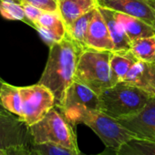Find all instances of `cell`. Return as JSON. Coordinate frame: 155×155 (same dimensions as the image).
I'll return each mask as SVG.
<instances>
[{
    "label": "cell",
    "instance_id": "cell-31",
    "mask_svg": "<svg viewBox=\"0 0 155 155\" xmlns=\"http://www.w3.org/2000/svg\"><path fill=\"white\" fill-rule=\"evenodd\" d=\"M0 155H6V150L0 149Z\"/></svg>",
    "mask_w": 155,
    "mask_h": 155
},
{
    "label": "cell",
    "instance_id": "cell-28",
    "mask_svg": "<svg viewBox=\"0 0 155 155\" xmlns=\"http://www.w3.org/2000/svg\"><path fill=\"white\" fill-rule=\"evenodd\" d=\"M145 1L150 5V7L155 11V0H145ZM154 27H155V22H154Z\"/></svg>",
    "mask_w": 155,
    "mask_h": 155
},
{
    "label": "cell",
    "instance_id": "cell-19",
    "mask_svg": "<svg viewBox=\"0 0 155 155\" xmlns=\"http://www.w3.org/2000/svg\"><path fill=\"white\" fill-rule=\"evenodd\" d=\"M96 8L84 14L83 16L80 17L79 18H77L67 28L68 36L70 37L76 43L81 46L83 48H86V37H87L90 23L95 14Z\"/></svg>",
    "mask_w": 155,
    "mask_h": 155
},
{
    "label": "cell",
    "instance_id": "cell-18",
    "mask_svg": "<svg viewBox=\"0 0 155 155\" xmlns=\"http://www.w3.org/2000/svg\"><path fill=\"white\" fill-rule=\"evenodd\" d=\"M0 102L6 110L18 116L21 119L22 101L19 87L10 85L4 81L0 89Z\"/></svg>",
    "mask_w": 155,
    "mask_h": 155
},
{
    "label": "cell",
    "instance_id": "cell-12",
    "mask_svg": "<svg viewBox=\"0 0 155 155\" xmlns=\"http://www.w3.org/2000/svg\"><path fill=\"white\" fill-rule=\"evenodd\" d=\"M123 81L140 89L151 98H155V63L138 60Z\"/></svg>",
    "mask_w": 155,
    "mask_h": 155
},
{
    "label": "cell",
    "instance_id": "cell-25",
    "mask_svg": "<svg viewBox=\"0 0 155 155\" xmlns=\"http://www.w3.org/2000/svg\"><path fill=\"white\" fill-rule=\"evenodd\" d=\"M22 6H23L25 15H26V22L25 23L35 28L36 24H37L38 18H40V16L42 15L43 11L32 5H29V4H22Z\"/></svg>",
    "mask_w": 155,
    "mask_h": 155
},
{
    "label": "cell",
    "instance_id": "cell-15",
    "mask_svg": "<svg viewBox=\"0 0 155 155\" xmlns=\"http://www.w3.org/2000/svg\"><path fill=\"white\" fill-rule=\"evenodd\" d=\"M137 61L138 58L133 55L130 49L111 51L110 65L113 85L124 81L125 77Z\"/></svg>",
    "mask_w": 155,
    "mask_h": 155
},
{
    "label": "cell",
    "instance_id": "cell-33",
    "mask_svg": "<svg viewBox=\"0 0 155 155\" xmlns=\"http://www.w3.org/2000/svg\"><path fill=\"white\" fill-rule=\"evenodd\" d=\"M3 83H4V81L0 79V89H1V87H2V84H3ZM0 103H1V102H0ZM1 105H2V104H1Z\"/></svg>",
    "mask_w": 155,
    "mask_h": 155
},
{
    "label": "cell",
    "instance_id": "cell-26",
    "mask_svg": "<svg viewBox=\"0 0 155 155\" xmlns=\"http://www.w3.org/2000/svg\"><path fill=\"white\" fill-rule=\"evenodd\" d=\"M6 155H31L30 145H19L6 150Z\"/></svg>",
    "mask_w": 155,
    "mask_h": 155
},
{
    "label": "cell",
    "instance_id": "cell-21",
    "mask_svg": "<svg viewBox=\"0 0 155 155\" xmlns=\"http://www.w3.org/2000/svg\"><path fill=\"white\" fill-rule=\"evenodd\" d=\"M117 152L120 155H155V141L134 138L124 143Z\"/></svg>",
    "mask_w": 155,
    "mask_h": 155
},
{
    "label": "cell",
    "instance_id": "cell-9",
    "mask_svg": "<svg viewBox=\"0 0 155 155\" xmlns=\"http://www.w3.org/2000/svg\"><path fill=\"white\" fill-rule=\"evenodd\" d=\"M98 7L138 18L154 26L155 11L145 0H97Z\"/></svg>",
    "mask_w": 155,
    "mask_h": 155
},
{
    "label": "cell",
    "instance_id": "cell-13",
    "mask_svg": "<svg viewBox=\"0 0 155 155\" xmlns=\"http://www.w3.org/2000/svg\"><path fill=\"white\" fill-rule=\"evenodd\" d=\"M83 106L91 110H100V98L99 95L84 84L74 81L68 88L63 105L58 109L62 110L70 107Z\"/></svg>",
    "mask_w": 155,
    "mask_h": 155
},
{
    "label": "cell",
    "instance_id": "cell-14",
    "mask_svg": "<svg viewBox=\"0 0 155 155\" xmlns=\"http://www.w3.org/2000/svg\"><path fill=\"white\" fill-rule=\"evenodd\" d=\"M97 7V0H58V12L67 28L77 18Z\"/></svg>",
    "mask_w": 155,
    "mask_h": 155
},
{
    "label": "cell",
    "instance_id": "cell-29",
    "mask_svg": "<svg viewBox=\"0 0 155 155\" xmlns=\"http://www.w3.org/2000/svg\"><path fill=\"white\" fill-rule=\"evenodd\" d=\"M0 1H9V2H13L17 4H22V0H0Z\"/></svg>",
    "mask_w": 155,
    "mask_h": 155
},
{
    "label": "cell",
    "instance_id": "cell-22",
    "mask_svg": "<svg viewBox=\"0 0 155 155\" xmlns=\"http://www.w3.org/2000/svg\"><path fill=\"white\" fill-rule=\"evenodd\" d=\"M0 15L8 20H20L26 22V15L22 4L0 1Z\"/></svg>",
    "mask_w": 155,
    "mask_h": 155
},
{
    "label": "cell",
    "instance_id": "cell-3",
    "mask_svg": "<svg viewBox=\"0 0 155 155\" xmlns=\"http://www.w3.org/2000/svg\"><path fill=\"white\" fill-rule=\"evenodd\" d=\"M99 98L100 110L116 120L137 114L151 99L140 89L124 81L103 91Z\"/></svg>",
    "mask_w": 155,
    "mask_h": 155
},
{
    "label": "cell",
    "instance_id": "cell-16",
    "mask_svg": "<svg viewBox=\"0 0 155 155\" xmlns=\"http://www.w3.org/2000/svg\"><path fill=\"white\" fill-rule=\"evenodd\" d=\"M99 8L107 23L108 29L114 45V51L130 50L131 42L128 38L123 27L117 19L116 12L100 7Z\"/></svg>",
    "mask_w": 155,
    "mask_h": 155
},
{
    "label": "cell",
    "instance_id": "cell-2",
    "mask_svg": "<svg viewBox=\"0 0 155 155\" xmlns=\"http://www.w3.org/2000/svg\"><path fill=\"white\" fill-rule=\"evenodd\" d=\"M75 128L84 124L91 128L106 148L118 150L124 143L137 138L118 120L99 110H91L83 106L70 107L59 110Z\"/></svg>",
    "mask_w": 155,
    "mask_h": 155
},
{
    "label": "cell",
    "instance_id": "cell-17",
    "mask_svg": "<svg viewBox=\"0 0 155 155\" xmlns=\"http://www.w3.org/2000/svg\"><path fill=\"white\" fill-rule=\"evenodd\" d=\"M116 18L123 27L130 42L138 38L155 35V27L148 24L142 19L117 12Z\"/></svg>",
    "mask_w": 155,
    "mask_h": 155
},
{
    "label": "cell",
    "instance_id": "cell-1",
    "mask_svg": "<svg viewBox=\"0 0 155 155\" xmlns=\"http://www.w3.org/2000/svg\"><path fill=\"white\" fill-rule=\"evenodd\" d=\"M83 48L70 37L49 46V53L38 83L48 88L55 97V107L59 109L66 93L74 82L78 62Z\"/></svg>",
    "mask_w": 155,
    "mask_h": 155
},
{
    "label": "cell",
    "instance_id": "cell-4",
    "mask_svg": "<svg viewBox=\"0 0 155 155\" xmlns=\"http://www.w3.org/2000/svg\"><path fill=\"white\" fill-rule=\"evenodd\" d=\"M31 145L52 143L81 152L76 128L55 107L41 120L28 127Z\"/></svg>",
    "mask_w": 155,
    "mask_h": 155
},
{
    "label": "cell",
    "instance_id": "cell-23",
    "mask_svg": "<svg viewBox=\"0 0 155 155\" xmlns=\"http://www.w3.org/2000/svg\"><path fill=\"white\" fill-rule=\"evenodd\" d=\"M30 147L36 151L38 155H87L83 152H76L68 148L52 144V143H45V144H33Z\"/></svg>",
    "mask_w": 155,
    "mask_h": 155
},
{
    "label": "cell",
    "instance_id": "cell-6",
    "mask_svg": "<svg viewBox=\"0 0 155 155\" xmlns=\"http://www.w3.org/2000/svg\"><path fill=\"white\" fill-rule=\"evenodd\" d=\"M19 91L22 101L21 120L28 127L41 120L55 108L53 93L42 84L19 87Z\"/></svg>",
    "mask_w": 155,
    "mask_h": 155
},
{
    "label": "cell",
    "instance_id": "cell-7",
    "mask_svg": "<svg viewBox=\"0 0 155 155\" xmlns=\"http://www.w3.org/2000/svg\"><path fill=\"white\" fill-rule=\"evenodd\" d=\"M19 145H31L28 126L11 112H0V149Z\"/></svg>",
    "mask_w": 155,
    "mask_h": 155
},
{
    "label": "cell",
    "instance_id": "cell-32",
    "mask_svg": "<svg viewBox=\"0 0 155 155\" xmlns=\"http://www.w3.org/2000/svg\"><path fill=\"white\" fill-rule=\"evenodd\" d=\"M30 148H31V147H30ZM31 155H38V154L36 153V151H35L32 148H31Z\"/></svg>",
    "mask_w": 155,
    "mask_h": 155
},
{
    "label": "cell",
    "instance_id": "cell-30",
    "mask_svg": "<svg viewBox=\"0 0 155 155\" xmlns=\"http://www.w3.org/2000/svg\"><path fill=\"white\" fill-rule=\"evenodd\" d=\"M6 111H8V110H6V109L1 105V103H0V112H6Z\"/></svg>",
    "mask_w": 155,
    "mask_h": 155
},
{
    "label": "cell",
    "instance_id": "cell-24",
    "mask_svg": "<svg viewBox=\"0 0 155 155\" xmlns=\"http://www.w3.org/2000/svg\"><path fill=\"white\" fill-rule=\"evenodd\" d=\"M22 4L32 5L43 12H58V0H22Z\"/></svg>",
    "mask_w": 155,
    "mask_h": 155
},
{
    "label": "cell",
    "instance_id": "cell-8",
    "mask_svg": "<svg viewBox=\"0 0 155 155\" xmlns=\"http://www.w3.org/2000/svg\"><path fill=\"white\" fill-rule=\"evenodd\" d=\"M118 120L137 138L155 141V98L137 114Z\"/></svg>",
    "mask_w": 155,
    "mask_h": 155
},
{
    "label": "cell",
    "instance_id": "cell-10",
    "mask_svg": "<svg viewBox=\"0 0 155 155\" xmlns=\"http://www.w3.org/2000/svg\"><path fill=\"white\" fill-rule=\"evenodd\" d=\"M86 48L102 51H114V45L107 23L99 7L96 8L89 26L86 37Z\"/></svg>",
    "mask_w": 155,
    "mask_h": 155
},
{
    "label": "cell",
    "instance_id": "cell-11",
    "mask_svg": "<svg viewBox=\"0 0 155 155\" xmlns=\"http://www.w3.org/2000/svg\"><path fill=\"white\" fill-rule=\"evenodd\" d=\"M35 29L49 45L63 40L67 35V27L59 12H43L38 18Z\"/></svg>",
    "mask_w": 155,
    "mask_h": 155
},
{
    "label": "cell",
    "instance_id": "cell-20",
    "mask_svg": "<svg viewBox=\"0 0 155 155\" xmlns=\"http://www.w3.org/2000/svg\"><path fill=\"white\" fill-rule=\"evenodd\" d=\"M130 51L138 60L155 63V35L138 38L131 42Z\"/></svg>",
    "mask_w": 155,
    "mask_h": 155
},
{
    "label": "cell",
    "instance_id": "cell-5",
    "mask_svg": "<svg viewBox=\"0 0 155 155\" xmlns=\"http://www.w3.org/2000/svg\"><path fill=\"white\" fill-rule=\"evenodd\" d=\"M111 51L83 48L75 74L76 81L89 87L98 95L113 86L110 65Z\"/></svg>",
    "mask_w": 155,
    "mask_h": 155
},
{
    "label": "cell",
    "instance_id": "cell-27",
    "mask_svg": "<svg viewBox=\"0 0 155 155\" xmlns=\"http://www.w3.org/2000/svg\"><path fill=\"white\" fill-rule=\"evenodd\" d=\"M93 155H120L117 152V150H112L110 148H106L103 151L98 153V154H93Z\"/></svg>",
    "mask_w": 155,
    "mask_h": 155
}]
</instances>
